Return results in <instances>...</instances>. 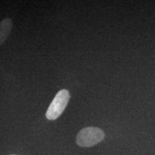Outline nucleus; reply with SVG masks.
I'll list each match as a JSON object with an SVG mask.
<instances>
[{"mask_svg": "<svg viewBox=\"0 0 155 155\" xmlns=\"http://www.w3.org/2000/svg\"><path fill=\"white\" fill-rule=\"evenodd\" d=\"M105 137L102 129L97 127H86L81 129L76 137V143L82 147H91L101 142Z\"/></svg>", "mask_w": 155, "mask_h": 155, "instance_id": "f257e3e1", "label": "nucleus"}, {"mask_svg": "<svg viewBox=\"0 0 155 155\" xmlns=\"http://www.w3.org/2000/svg\"><path fill=\"white\" fill-rule=\"evenodd\" d=\"M69 99V92L66 89H62L60 91L50 104L46 112V118L49 120L57 119L66 108Z\"/></svg>", "mask_w": 155, "mask_h": 155, "instance_id": "f03ea898", "label": "nucleus"}, {"mask_svg": "<svg viewBox=\"0 0 155 155\" xmlns=\"http://www.w3.org/2000/svg\"><path fill=\"white\" fill-rule=\"evenodd\" d=\"M12 22L9 18L4 19L0 22V46L2 45L10 34Z\"/></svg>", "mask_w": 155, "mask_h": 155, "instance_id": "7ed1b4c3", "label": "nucleus"}, {"mask_svg": "<svg viewBox=\"0 0 155 155\" xmlns=\"http://www.w3.org/2000/svg\"><path fill=\"white\" fill-rule=\"evenodd\" d=\"M11 155H15V154H11Z\"/></svg>", "mask_w": 155, "mask_h": 155, "instance_id": "20e7f679", "label": "nucleus"}]
</instances>
